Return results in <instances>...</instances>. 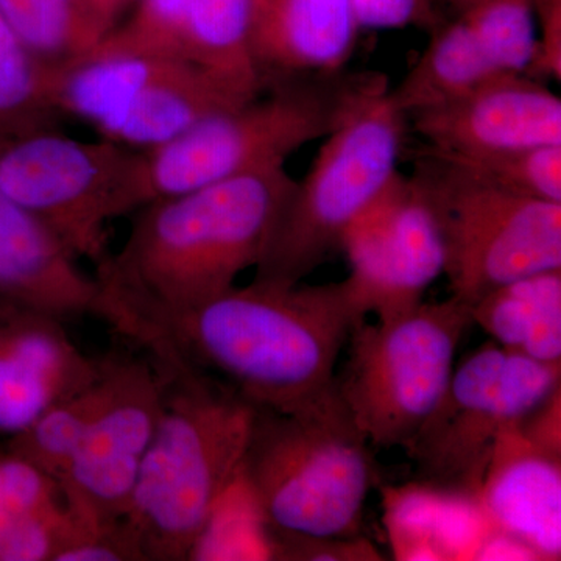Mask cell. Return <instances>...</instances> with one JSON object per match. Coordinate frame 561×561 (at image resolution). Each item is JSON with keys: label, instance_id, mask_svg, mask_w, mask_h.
Here are the masks:
<instances>
[{"label": "cell", "instance_id": "f546056e", "mask_svg": "<svg viewBox=\"0 0 561 561\" xmlns=\"http://www.w3.org/2000/svg\"><path fill=\"white\" fill-rule=\"evenodd\" d=\"M271 559L278 560H381L371 542L359 535L350 538H278L268 548Z\"/></svg>", "mask_w": 561, "mask_h": 561}, {"label": "cell", "instance_id": "83f0119b", "mask_svg": "<svg viewBox=\"0 0 561 561\" xmlns=\"http://www.w3.org/2000/svg\"><path fill=\"white\" fill-rule=\"evenodd\" d=\"M440 154L497 190L535 201L561 203V146L529 147L476 157Z\"/></svg>", "mask_w": 561, "mask_h": 561}, {"label": "cell", "instance_id": "ffe728a7", "mask_svg": "<svg viewBox=\"0 0 561 561\" xmlns=\"http://www.w3.org/2000/svg\"><path fill=\"white\" fill-rule=\"evenodd\" d=\"M386 524L397 560H476L493 529L474 496L430 483L386 490Z\"/></svg>", "mask_w": 561, "mask_h": 561}, {"label": "cell", "instance_id": "44dd1931", "mask_svg": "<svg viewBox=\"0 0 561 561\" xmlns=\"http://www.w3.org/2000/svg\"><path fill=\"white\" fill-rule=\"evenodd\" d=\"M69 530L58 482L31 461L0 454V561H54Z\"/></svg>", "mask_w": 561, "mask_h": 561}, {"label": "cell", "instance_id": "484cf974", "mask_svg": "<svg viewBox=\"0 0 561 561\" xmlns=\"http://www.w3.org/2000/svg\"><path fill=\"white\" fill-rule=\"evenodd\" d=\"M443 13L470 28L497 65L526 72L537 39L534 0H437Z\"/></svg>", "mask_w": 561, "mask_h": 561}, {"label": "cell", "instance_id": "f1b7e54d", "mask_svg": "<svg viewBox=\"0 0 561 561\" xmlns=\"http://www.w3.org/2000/svg\"><path fill=\"white\" fill-rule=\"evenodd\" d=\"M360 28L375 31L401 28L405 25L430 31L443 18L437 0H353Z\"/></svg>", "mask_w": 561, "mask_h": 561}, {"label": "cell", "instance_id": "ac0fdd59", "mask_svg": "<svg viewBox=\"0 0 561 561\" xmlns=\"http://www.w3.org/2000/svg\"><path fill=\"white\" fill-rule=\"evenodd\" d=\"M493 529L515 538L537 556H561V457L527 440L518 424L494 446L478 493Z\"/></svg>", "mask_w": 561, "mask_h": 561}, {"label": "cell", "instance_id": "4fadbf2b", "mask_svg": "<svg viewBox=\"0 0 561 561\" xmlns=\"http://www.w3.org/2000/svg\"><path fill=\"white\" fill-rule=\"evenodd\" d=\"M350 295L362 316L390 319L423 302L445 273V251L430 209L398 173L343 238Z\"/></svg>", "mask_w": 561, "mask_h": 561}, {"label": "cell", "instance_id": "836d02e7", "mask_svg": "<svg viewBox=\"0 0 561 561\" xmlns=\"http://www.w3.org/2000/svg\"><path fill=\"white\" fill-rule=\"evenodd\" d=\"M0 308H2V306H0Z\"/></svg>", "mask_w": 561, "mask_h": 561}, {"label": "cell", "instance_id": "d6a6232c", "mask_svg": "<svg viewBox=\"0 0 561 561\" xmlns=\"http://www.w3.org/2000/svg\"><path fill=\"white\" fill-rule=\"evenodd\" d=\"M138 2L139 0H79L81 14L95 46L130 14Z\"/></svg>", "mask_w": 561, "mask_h": 561}, {"label": "cell", "instance_id": "1f68e13d", "mask_svg": "<svg viewBox=\"0 0 561 561\" xmlns=\"http://www.w3.org/2000/svg\"><path fill=\"white\" fill-rule=\"evenodd\" d=\"M560 405L561 389L559 387L518 424L519 431L527 440L542 451L557 457H561Z\"/></svg>", "mask_w": 561, "mask_h": 561}, {"label": "cell", "instance_id": "d4e9b609", "mask_svg": "<svg viewBox=\"0 0 561 561\" xmlns=\"http://www.w3.org/2000/svg\"><path fill=\"white\" fill-rule=\"evenodd\" d=\"M54 66L36 57L0 13V135L57 127Z\"/></svg>", "mask_w": 561, "mask_h": 561}, {"label": "cell", "instance_id": "277c9868", "mask_svg": "<svg viewBox=\"0 0 561 561\" xmlns=\"http://www.w3.org/2000/svg\"><path fill=\"white\" fill-rule=\"evenodd\" d=\"M368 446L337 390L300 411L256 408L239 481L267 553L278 538L359 535L376 483Z\"/></svg>", "mask_w": 561, "mask_h": 561}, {"label": "cell", "instance_id": "8fae6325", "mask_svg": "<svg viewBox=\"0 0 561 561\" xmlns=\"http://www.w3.org/2000/svg\"><path fill=\"white\" fill-rule=\"evenodd\" d=\"M561 364H545L489 342L472 351L423 426L404 446L424 483L478 500L491 454L561 387Z\"/></svg>", "mask_w": 561, "mask_h": 561}, {"label": "cell", "instance_id": "9c48e42d", "mask_svg": "<svg viewBox=\"0 0 561 561\" xmlns=\"http://www.w3.org/2000/svg\"><path fill=\"white\" fill-rule=\"evenodd\" d=\"M0 190L49 227L77 260L110 254L111 220L147 205L144 151L70 138L57 127L0 135Z\"/></svg>", "mask_w": 561, "mask_h": 561}, {"label": "cell", "instance_id": "8992f818", "mask_svg": "<svg viewBox=\"0 0 561 561\" xmlns=\"http://www.w3.org/2000/svg\"><path fill=\"white\" fill-rule=\"evenodd\" d=\"M405 124L379 73L324 138L302 180H295L254 279L301 283L342 250L354 221L400 173Z\"/></svg>", "mask_w": 561, "mask_h": 561}, {"label": "cell", "instance_id": "cb8c5ba5", "mask_svg": "<svg viewBox=\"0 0 561 561\" xmlns=\"http://www.w3.org/2000/svg\"><path fill=\"white\" fill-rule=\"evenodd\" d=\"M111 382L105 354L101 357V373L94 382L51 405L27 430L11 435L5 451L31 461L60 485L70 459L108 398Z\"/></svg>", "mask_w": 561, "mask_h": 561}, {"label": "cell", "instance_id": "ba28073f", "mask_svg": "<svg viewBox=\"0 0 561 561\" xmlns=\"http://www.w3.org/2000/svg\"><path fill=\"white\" fill-rule=\"evenodd\" d=\"M261 91L195 62L119 51L55 65L50 90L58 116L87 122L101 138L140 151Z\"/></svg>", "mask_w": 561, "mask_h": 561}, {"label": "cell", "instance_id": "603a6c76", "mask_svg": "<svg viewBox=\"0 0 561 561\" xmlns=\"http://www.w3.org/2000/svg\"><path fill=\"white\" fill-rule=\"evenodd\" d=\"M427 33L430 41L419 60L397 87H390L391 101L405 119L445 105L505 70L470 28L448 14Z\"/></svg>", "mask_w": 561, "mask_h": 561}, {"label": "cell", "instance_id": "7402d4cb", "mask_svg": "<svg viewBox=\"0 0 561 561\" xmlns=\"http://www.w3.org/2000/svg\"><path fill=\"white\" fill-rule=\"evenodd\" d=\"M470 309L472 323L502 348L531 360L561 364V268L501 284Z\"/></svg>", "mask_w": 561, "mask_h": 561}, {"label": "cell", "instance_id": "d6986e66", "mask_svg": "<svg viewBox=\"0 0 561 561\" xmlns=\"http://www.w3.org/2000/svg\"><path fill=\"white\" fill-rule=\"evenodd\" d=\"M359 31L353 0H257L251 47L264 88L342 72Z\"/></svg>", "mask_w": 561, "mask_h": 561}, {"label": "cell", "instance_id": "5bb4252c", "mask_svg": "<svg viewBox=\"0 0 561 561\" xmlns=\"http://www.w3.org/2000/svg\"><path fill=\"white\" fill-rule=\"evenodd\" d=\"M408 122L424 146L449 157L561 146V99L541 80L515 70Z\"/></svg>", "mask_w": 561, "mask_h": 561}, {"label": "cell", "instance_id": "3957f363", "mask_svg": "<svg viewBox=\"0 0 561 561\" xmlns=\"http://www.w3.org/2000/svg\"><path fill=\"white\" fill-rule=\"evenodd\" d=\"M150 357L161 413L124 523L142 561L191 560L239 481L256 408L208 373Z\"/></svg>", "mask_w": 561, "mask_h": 561}, {"label": "cell", "instance_id": "4dcf8cb0", "mask_svg": "<svg viewBox=\"0 0 561 561\" xmlns=\"http://www.w3.org/2000/svg\"><path fill=\"white\" fill-rule=\"evenodd\" d=\"M534 54L526 73L534 79L561 80V0H534Z\"/></svg>", "mask_w": 561, "mask_h": 561}, {"label": "cell", "instance_id": "2e32d148", "mask_svg": "<svg viewBox=\"0 0 561 561\" xmlns=\"http://www.w3.org/2000/svg\"><path fill=\"white\" fill-rule=\"evenodd\" d=\"M101 357L88 356L65 321L0 308V432L14 435L98 379Z\"/></svg>", "mask_w": 561, "mask_h": 561}, {"label": "cell", "instance_id": "6da1fadb", "mask_svg": "<svg viewBox=\"0 0 561 561\" xmlns=\"http://www.w3.org/2000/svg\"><path fill=\"white\" fill-rule=\"evenodd\" d=\"M365 317L346 280H256L140 324L125 341L219 379L254 408L295 412L337 390L335 365Z\"/></svg>", "mask_w": 561, "mask_h": 561}, {"label": "cell", "instance_id": "7c38bea8", "mask_svg": "<svg viewBox=\"0 0 561 561\" xmlns=\"http://www.w3.org/2000/svg\"><path fill=\"white\" fill-rule=\"evenodd\" d=\"M111 390L60 479L66 507L88 531L124 522L162 405L160 368L146 351L106 353Z\"/></svg>", "mask_w": 561, "mask_h": 561}, {"label": "cell", "instance_id": "9a60e30c", "mask_svg": "<svg viewBox=\"0 0 561 561\" xmlns=\"http://www.w3.org/2000/svg\"><path fill=\"white\" fill-rule=\"evenodd\" d=\"M256 7L257 0H139L91 51L191 61L261 91L251 47Z\"/></svg>", "mask_w": 561, "mask_h": 561}, {"label": "cell", "instance_id": "7a4b0ae2", "mask_svg": "<svg viewBox=\"0 0 561 561\" xmlns=\"http://www.w3.org/2000/svg\"><path fill=\"white\" fill-rule=\"evenodd\" d=\"M295 180L286 168L158 198L131 214L127 239L95 267L101 319L127 339L190 311L260 264Z\"/></svg>", "mask_w": 561, "mask_h": 561}, {"label": "cell", "instance_id": "4316f807", "mask_svg": "<svg viewBox=\"0 0 561 561\" xmlns=\"http://www.w3.org/2000/svg\"><path fill=\"white\" fill-rule=\"evenodd\" d=\"M0 13L22 43L49 65H61L94 49L79 0H0Z\"/></svg>", "mask_w": 561, "mask_h": 561}, {"label": "cell", "instance_id": "e0dca14e", "mask_svg": "<svg viewBox=\"0 0 561 561\" xmlns=\"http://www.w3.org/2000/svg\"><path fill=\"white\" fill-rule=\"evenodd\" d=\"M0 306L65 321L102 316L98 280L49 227L0 190Z\"/></svg>", "mask_w": 561, "mask_h": 561}, {"label": "cell", "instance_id": "30bf717a", "mask_svg": "<svg viewBox=\"0 0 561 561\" xmlns=\"http://www.w3.org/2000/svg\"><path fill=\"white\" fill-rule=\"evenodd\" d=\"M470 308L451 295L351 331L348 360L335 383L370 445L404 448L423 426L456 368Z\"/></svg>", "mask_w": 561, "mask_h": 561}, {"label": "cell", "instance_id": "5b68a950", "mask_svg": "<svg viewBox=\"0 0 561 561\" xmlns=\"http://www.w3.org/2000/svg\"><path fill=\"white\" fill-rule=\"evenodd\" d=\"M379 73L342 72L265 84L164 146L144 151L147 203L271 169L345 119Z\"/></svg>", "mask_w": 561, "mask_h": 561}, {"label": "cell", "instance_id": "52a82bcc", "mask_svg": "<svg viewBox=\"0 0 561 561\" xmlns=\"http://www.w3.org/2000/svg\"><path fill=\"white\" fill-rule=\"evenodd\" d=\"M440 232L453 297L472 305L531 273L561 268V203L491 186L431 147L409 175Z\"/></svg>", "mask_w": 561, "mask_h": 561}]
</instances>
